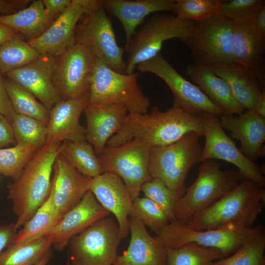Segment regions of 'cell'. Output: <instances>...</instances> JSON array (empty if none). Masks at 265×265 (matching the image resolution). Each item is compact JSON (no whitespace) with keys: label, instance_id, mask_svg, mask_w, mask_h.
<instances>
[{"label":"cell","instance_id":"1","mask_svg":"<svg viewBox=\"0 0 265 265\" xmlns=\"http://www.w3.org/2000/svg\"><path fill=\"white\" fill-rule=\"evenodd\" d=\"M191 132L203 136L201 115L173 106L164 111L155 106L145 113H128L121 128L106 146L115 147L136 140L150 149L159 148L173 144Z\"/></svg>","mask_w":265,"mask_h":265},{"label":"cell","instance_id":"38","mask_svg":"<svg viewBox=\"0 0 265 265\" xmlns=\"http://www.w3.org/2000/svg\"><path fill=\"white\" fill-rule=\"evenodd\" d=\"M38 149L20 144L0 148V174L16 180Z\"/></svg>","mask_w":265,"mask_h":265},{"label":"cell","instance_id":"23","mask_svg":"<svg viewBox=\"0 0 265 265\" xmlns=\"http://www.w3.org/2000/svg\"><path fill=\"white\" fill-rule=\"evenodd\" d=\"M223 128L230 131L241 144L240 150L254 162L265 153V117L253 110H244L238 115L219 116Z\"/></svg>","mask_w":265,"mask_h":265},{"label":"cell","instance_id":"19","mask_svg":"<svg viewBox=\"0 0 265 265\" xmlns=\"http://www.w3.org/2000/svg\"><path fill=\"white\" fill-rule=\"evenodd\" d=\"M55 60L52 55H41L37 59L5 76L27 89L50 110L61 100L53 81Z\"/></svg>","mask_w":265,"mask_h":265},{"label":"cell","instance_id":"42","mask_svg":"<svg viewBox=\"0 0 265 265\" xmlns=\"http://www.w3.org/2000/svg\"><path fill=\"white\" fill-rule=\"evenodd\" d=\"M144 197L153 201L163 210L170 221L175 220L174 211L177 198L160 179L152 178L141 187Z\"/></svg>","mask_w":265,"mask_h":265},{"label":"cell","instance_id":"18","mask_svg":"<svg viewBox=\"0 0 265 265\" xmlns=\"http://www.w3.org/2000/svg\"><path fill=\"white\" fill-rule=\"evenodd\" d=\"M88 100L89 93L61 100L50 110L46 143L86 141L85 128L80 124V118Z\"/></svg>","mask_w":265,"mask_h":265},{"label":"cell","instance_id":"4","mask_svg":"<svg viewBox=\"0 0 265 265\" xmlns=\"http://www.w3.org/2000/svg\"><path fill=\"white\" fill-rule=\"evenodd\" d=\"M197 177L177 201L175 220L186 225L196 214L214 204L239 183L238 174L222 170L220 163L208 159L200 162Z\"/></svg>","mask_w":265,"mask_h":265},{"label":"cell","instance_id":"21","mask_svg":"<svg viewBox=\"0 0 265 265\" xmlns=\"http://www.w3.org/2000/svg\"><path fill=\"white\" fill-rule=\"evenodd\" d=\"M85 12L80 0H71L69 6L45 32L28 43L40 54L57 57L75 44L78 23Z\"/></svg>","mask_w":265,"mask_h":265},{"label":"cell","instance_id":"29","mask_svg":"<svg viewBox=\"0 0 265 265\" xmlns=\"http://www.w3.org/2000/svg\"><path fill=\"white\" fill-rule=\"evenodd\" d=\"M0 23L15 29L29 41L40 36L53 22L46 14L42 0H35L15 13L0 15Z\"/></svg>","mask_w":265,"mask_h":265},{"label":"cell","instance_id":"46","mask_svg":"<svg viewBox=\"0 0 265 265\" xmlns=\"http://www.w3.org/2000/svg\"><path fill=\"white\" fill-rule=\"evenodd\" d=\"M17 232L14 223H0V253L13 242Z\"/></svg>","mask_w":265,"mask_h":265},{"label":"cell","instance_id":"7","mask_svg":"<svg viewBox=\"0 0 265 265\" xmlns=\"http://www.w3.org/2000/svg\"><path fill=\"white\" fill-rule=\"evenodd\" d=\"M138 76L134 72H117L97 57L90 79L88 103L120 105L128 113H147L150 101L138 84Z\"/></svg>","mask_w":265,"mask_h":265},{"label":"cell","instance_id":"3","mask_svg":"<svg viewBox=\"0 0 265 265\" xmlns=\"http://www.w3.org/2000/svg\"><path fill=\"white\" fill-rule=\"evenodd\" d=\"M264 187L245 179L186 225L197 231L226 226L251 227L265 208Z\"/></svg>","mask_w":265,"mask_h":265},{"label":"cell","instance_id":"22","mask_svg":"<svg viewBox=\"0 0 265 265\" xmlns=\"http://www.w3.org/2000/svg\"><path fill=\"white\" fill-rule=\"evenodd\" d=\"M131 238L128 248L117 256L112 265H167L166 247L145 226L129 216Z\"/></svg>","mask_w":265,"mask_h":265},{"label":"cell","instance_id":"13","mask_svg":"<svg viewBox=\"0 0 265 265\" xmlns=\"http://www.w3.org/2000/svg\"><path fill=\"white\" fill-rule=\"evenodd\" d=\"M97 57L85 44H75L55 58L53 81L61 100L76 99L89 93Z\"/></svg>","mask_w":265,"mask_h":265},{"label":"cell","instance_id":"37","mask_svg":"<svg viewBox=\"0 0 265 265\" xmlns=\"http://www.w3.org/2000/svg\"><path fill=\"white\" fill-rule=\"evenodd\" d=\"M265 234L262 231L231 256L213 262L211 265H265Z\"/></svg>","mask_w":265,"mask_h":265},{"label":"cell","instance_id":"50","mask_svg":"<svg viewBox=\"0 0 265 265\" xmlns=\"http://www.w3.org/2000/svg\"><path fill=\"white\" fill-rule=\"evenodd\" d=\"M259 115L265 117V92L263 91L257 100L252 110Z\"/></svg>","mask_w":265,"mask_h":265},{"label":"cell","instance_id":"24","mask_svg":"<svg viewBox=\"0 0 265 265\" xmlns=\"http://www.w3.org/2000/svg\"><path fill=\"white\" fill-rule=\"evenodd\" d=\"M84 112L86 120V140L98 156L108 140L120 129L128 111L120 105L88 103Z\"/></svg>","mask_w":265,"mask_h":265},{"label":"cell","instance_id":"20","mask_svg":"<svg viewBox=\"0 0 265 265\" xmlns=\"http://www.w3.org/2000/svg\"><path fill=\"white\" fill-rule=\"evenodd\" d=\"M53 170L50 194L53 206L62 217L89 190L90 179L79 172L60 152L55 160Z\"/></svg>","mask_w":265,"mask_h":265},{"label":"cell","instance_id":"49","mask_svg":"<svg viewBox=\"0 0 265 265\" xmlns=\"http://www.w3.org/2000/svg\"><path fill=\"white\" fill-rule=\"evenodd\" d=\"M18 33L15 29L0 23V45Z\"/></svg>","mask_w":265,"mask_h":265},{"label":"cell","instance_id":"44","mask_svg":"<svg viewBox=\"0 0 265 265\" xmlns=\"http://www.w3.org/2000/svg\"><path fill=\"white\" fill-rule=\"evenodd\" d=\"M16 144L11 123L0 113V148Z\"/></svg>","mask_w":265,"mask_h":265},{"label":"cell","instance_id":"35","mask_svg":"<svg viewBox=\"0 0 265 265\" xmlns=\"http://www.w3.org/2000/svg\"><path fill=\"white\" fill-rule=\"evenodd\" d=\"M166 250L167 265H211L215 260L224 258L216 249L194 244L178 248H166Z\"/></svg>","mask_w":265,"mask_h":265},{"label":"cell","instance_id":"40","mask_svg":"<svg viewBox=\"0 0 265 265\" xmlns=\"http://www.w3.org/2000/svg\"><path fill=\"white\" fill-rule=\"evenodd\" d=\"M130 216L149 226L154 232L170 222L159 206L146 197H138L133 201Z\"/></svg>","mask_w":265,"mask_h":265},{"label":"cell","instance_id":"32","mask_svg":"<svg viewBox=\"0 0 265 265\" xmlns=\"http://www.w3.org/2000/svg\"><path fill=\"white\" fill-rule=\"evenodd\" d=\"M41 55L18 33L0 45V73L5 76L37 59Z\"/></svg>","mask_w":265,"mask_h":265},{"label":"cell","instance_id":"30","mask_svg":"<svg viewBox=\"0 0 265 265\" xmlns=\"http://www.w3.org/2000/svg\"><path fill=\"white\" fill-rule=\"evenodd\" d=\"M53 244L47 235L27 242H13L0 253V265H34Z\"/></svg>","mask_w":265,"mask_h":265},{"label":"cell","instance_id":"25","mask_svg":"<svg viewBox=\"0 0 265 265\" xmlns=\"http://www.w3.org/2000/svg\"><path fill=\"white\" fill-rule=\"evenodd\" d=\"M106 11L117 18L123 27L126 46L137 28L149 16L158 12L175 13L174 0H103Z\"/></svg>","mask_w":265,"mask_h":265},{"label":"cell","instance_id":"15","mask_svg":"<svg viewBox=\"0 0 265 265\" xmlns=\"http://www.w3.org/2000/svg\"><path fill=\"white\" fill-rule=\"evenodd\" d=\"M205 142L201 162L220 159L236 166L245 179L264 187L265 177L261 167L246 157L222 127L219 116L205 113L202 115Z\"/></svg>","mask_w":265,"mask_h":265},{"label":"cell","instance_id":"8","mask_svg":"<svg viewBox=\"0 0 265 265\" xmlns=\"http://www.w3.org/2000/svg\"><path fill=\"white\" fill-rule=\"evenodd\" d=\"M263 230L260 226L250 228L226 226L197 231L172 221L155 233L156 237L166 248H178L187 244H194L216 249L225 257L235 252Z\"/></svg>","mask_w":265,"mask_h":265},{"label":"cell","instance_id":"48","mask_svg":"<svg viewBox=\"0 0 265 265\" xmlns=\"http://www.w3.org/2000/svg\"><path fill=\"white\" fill-rule=\"evenodd\" d=\"M250 24L256 32L265 39V5L257 13Z\"/></svg>","mask_w":265,"mask_h":265},{"label":"cell","instance_id":"12","mask_svg":"<svg viewBox=\"0 0 265 265\" xmlns=\"http://www.w3.org/2000/svg\"><path fill=\"white\" fill-rule=\"evenodd\" d=\"M136 68L142 73L153 74L163 80L173 94V107L197 115L205 113L219 116L226 114L198 86L182 77L160 53L138 64Z\"/></svg>","mask_w":265,"mask_h":265},{"label":"cell","instance_id":"41","mask_svg":"<svg viewBox=\"0 0 265 265\" xmlns=\"http://www.w3.org/2000/svg\"><path fill=\"white\" fill-rule=\"evenodd\" d=\"M222 0H176L175 14L178 18L199 22L218 14Z\"/></svg>","mask_w":265,"mask_h":265},{"label":"cell","instance_id":"10","mask_svg":"<svg viewBox=\"0 0 265 265\" xmlns=\"http://www.w3.org/2000/svg\"><path fill=\"white\" fill-rule=\"evenodd\" d=\"M233 24L219 14L194 22L189 35L183 42L194 63L210 66L234 62L232 55Z\"/></svg>","mask_w":265,"mask_h":265},{"label":"cell","instance_id":"34","mask_svg":"<svg viewBox=\"0 0 265 265\" xmlns=\"http://www.w3.org/2000/svg\"><path fill=\"white\" fill-rule=\"evenodd\" d=\"M7 94L16 113L31 117L47 124L50 110L27 89L7 78L3 79Z\"/></svg>","mask_w":265,"mask_h":265},{"label":"cell","instance_id":"2","mask_svg":"<svg viewBox=\"0 0 265 265\" xmlns=\"http://www.w3.org/2000/svg\"><path fill=\"white\" fill-rule=\"evenodd\" d=\"M61 143H46L34 154L19 177L8 185L7 198L17 217V231L29 220L48 198L55 160Z\"/></svg>","mask_w":265,"mask_h":265},{"label":"cell","instance_id":"45","mask_svg":"<svg viewBox=\"0 0 265 265\" xmlns=\"http://www.w3.org/2000/svg\"><path fill=\"white\" fill-rule=\"evenodd\" d=\"M3 79L0 73V113L11 123L15 112L5 89Z\"/></svg>","mask_w":265,"mask_h":265},{"label":"cell","instance_id":"26","mask_svg":"<svg viewBox=\"0 0 265 265\" xmlns=\"http://www.w3.org/2000/svg\"><path fill=\"white\" fill-rule=\"evenodd\" d=\"M229 85L233 96L244 110H252L263 92L259 76L254 72L235 62L209 66Z\"/></svg>","mask_w":265,"mask_h":265},{"label":"cell","instance_id":"6","mask_svg":"<svg viewBox=\"0 0 265 265\" xmlns=\"http://www.w3.org/2000/svg\"><path fill=\"white\" fill-rule=\"evenodd\" d=\"M200 137L191 132L169 145L150 149L148 171L151 178L161 180L178 199L185 193L189 171L201 162Z\"/></svg>","mask_w":265,"mask_h":265},{"label":"cell","instance_id":"33","mask_svg":"<svg viewBox=\"0 0 265 265\" xmlns=\"http://www.w3.org/2000/svg\"><path fill=\"white\" fill-rule=\"evenodd\" d=\"M61 218L53 206L50 193L45 202L17 233L13 242H27L44 236Z\"/></svg>","mask_w":265,"mask_h":265},{"label":"cell","instance_id":"43","mask_svg":"<svg viewBox=\"0 0 265 265\" xmlns=\"http://www.w3.org/2000/svg\"><path fill=\"white\" fill-rule=\"evenodd\" d=\"M46 14L53 22L71 3V0H42Z\"/></svg>","mask_w":265,"mask_h":265},{"label":"cell","instance_id":"17","mask_svg":"<svg viewBox=\"0 0 265 265\" xmlns=\"http://www.w3.org/2000/svg\"><path fill=\"white\" fill-rule=\"evenodd\" d=\"M89 190L101 206L115 216L122 238H126L133 201L122 180L115 174L104 172L90 180Z\"/></svg>","mask_w":265,"mask_h":265},{"label":"cell","instance_id":"16","mask_svg":"<svg viewBox=\"0 0 265 265\" xmlns=\"http://www.w3.org/2000/svg\"><path fill=\"white\" fill-rule=\"evenodd\" d=\"M110 213L88 190L78 204L67 212L46 235L52 239L54 248L62 251L73 237Z\"/></svg>","mask_w":265,"mask_h":265},{"label":"cell","instance_id":"47","mask_svg":"<svg viewBox=\"0 0 265 265\" xmlns=\"http://www.w3.org/2000/svg\"><path fill=\"white\" fill-rule=\"evenodd\" d=\"M32 0H0V15L15 13L26 7Z\"/></svg>","mask_w":265,"mask_h":265},{"label":"cell","instance_id":"31","mask_svg":"<svg viewBox=\"0 0 265 265\" xmlns=\"http://www.w3.org/2000/svg\"><path fill=\"white\" fill-rule=\"evenodd\" d=\"M59 152L79 172L90 179L105 172L93 147L87 141H63Z\"/></svg>","mask_w":265,"mask_h":265},{"label":"cell","instance_id":"36","mask_svg":"<svg viewBox=\"0 0 265 265\" xmlns=\"http://www.w3.org/2000/svg\"><path fill=\"white\" fill-rule=\"evenodd\" d=\"M11 124L16 144L39 148L46 144V123L37 119L15 113Z\"/></svg>","mask_w":265,"mask_h":265},{"label":"cell","instance_id":"51","mask_svg":"<svg viewBox=\"0 0 265 265\" xmlns=\"http://www.w3.org/2000/svg\"><path fill=\"white\" fill-rule=\"evenodd\" d=\"M53 256V251L49 250L34 265H48Z\"/></svg>","mask_w":265,"mask_h":265},{"label":"cell","instance_id":"5","mask_svg":"<svg viewBox=\"0 0 265 265\" xmlns=\"http://www.w3.org/2000/svg\"><path fill=\"white\" fill-rule=\"evenodd\" d=\"M193 26L194 22L181 19L168 12H158L150 15L125 46L128 54L125 73H133L138 64L159 53L166 41L177 38L184 41Z\"/></svg>","mask_w":265,"mask_h":265},{"label":"cell","instance_id":"28","mask_svg":"<svg viewBox=\"0 0 265 265\" xmlns=\"http://www.w3.org/2000/svg\"><path fill=\"white\" fill-rule=\"evenodd\" d=\"M265 41L250 23L233 25L234 62L251 70L259 76L264 61Z\"/></svg>","mask_w":265,"mask_h":265},{"label":"cell","instance_id":"52","mask_svg":"<svg viewBox=\"0 0 265 265\" xmlns=\"http://www.w3.org/2000/svg\"><path fill=\"white\" fill-rule=\"evenodd\" d=\"M66 265H71L69 260H68V261L67 262V264H66Z\"/></svg>","mask_w":265,"mask_h":265},{"label":"cell","instance_id":"27","mask_svg":"<svg viewBox=\"0 0 265 265\" xmlns=\"http://www.w3.org/2000/svg\"><path fill=\"white\" fill-rule=\"evenodd\" d=\"M186 72L191 80L226 114L238 115L244 111L235 99L227 82L215 74L209 66L194 63L187 66Z\"/></svg>","mask_w":265,"mask_h":265},{"label":"cell","instance_id":"11","mask_svg":"<svg viewBox=\"0 0 265 265\" xmlns=\"http://www.w3.org/2000/svg\"><path fill=\"white\" fill-rule=\"evenodd\" d=\"M150 149L132 140L115 147L106 146L98 156L105 172L122 180L132 201L139 197L143 184L152 179L148 171Z\"/></svg>","mask_w":265,"mask_h":265},{"label":"cell","instance_id":"39","mask_svg":"<svg viewBox=\"0 0 265 265\" xmlns=\"http://www.w3.org/2000/svg\"><path fill=\"white\" fill-rule=\"evenodd\" d=\"M265 5L263 0H222L218 14L233 25L250 23Z\"/></svg>","mask_w":265,"mask_h":265},{"label":"cell","instance_id":"9","mask_svg":"<svg viewBox=\"0 0 265 265\" xmlns=\"http://www.w3.org/2000/svg\"><path fill=\"white\" fill-rule=\"evenodd\" d=\"M122 239L117 221L104 217L70 239L68 260L71 265H112Z\"/></svg>","mask_w":265,"mask_h":265},{"label":"cell","instance_id":"14","mask_svg":"<svg viewBox=\"0 0 265 265\" xmlns=\"http://www.w3.org/2000/svg\"><path fill=\"white\" fill-rule=\"evenodd\" d=\"M75 31L76 41L89 47L96 57L111 69L126 72L123 59L125 51L119 46L110 20L102 4L93 11L84 14ZM126 74V73H125Z\"/></svg>","mask_w":265,"mask_h":265}]
</instances>
